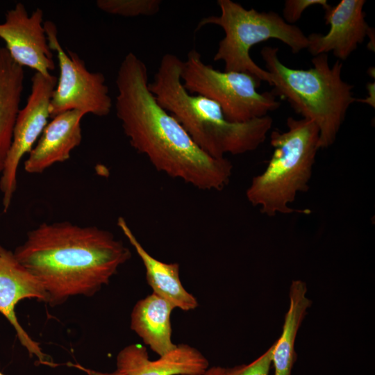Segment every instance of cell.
I'll return each mask as SVG.
<instances>
[{
	"mask_svg": "<svg viewBox=\"0 0 375 375\" xmlns=\"http://www.w3.org/2000/svg\"><path fill=\"white\" fill-rule=\"evenodd\" d=\"M85 115L82 111L70 110L53 117L28 153L24 162L25 171L40 174L56 163L69 160L71 152L81 143V121Z\"/></svg>",
	"mask_w": 375,
	"mask_h": 375,
	"instance_id": "obj_14",
	"label": "cell"
},
{
	"mask_svg": "<svg viewBox=\"0 0 375 375\" xmlns=\"http://www.w3.org/2000/svg\"><path fill=\"white\" fill-rule=\"evenodd\" d=\"M58 78L36 72L31 93L16 119L12 144L0 178L3 211L8 210L17 188V172L22 157L28 153L48 124L49 105Z\"/></svg>",
	"mask_w": 375,
	"mask_h": 375,
	"instance_id": "obj_9",
	"label": "cell"
},
{
	"mask_svg": "<svg viewBox=\"0 0 375 375\" xmlns=\"http://www.w3.org/2000/svg\"><path fill=\"white\" fill-rule=\"evenodd\" d=\"M13 253L42 285L51 306L74 296H93L131 257L110 231L67 221L42 223Z\"/></svg>",
	"mask_w": 375,
	"mask_h": 375,
	"instance_id": "obj_2",
	"label": "cell"
},
{
	"mask_svg": "<svg viewBox=\"0 0 375 375\" xmlns=\"http://www.w3.org/2000/svg\"><path fill=\"white\" fill-rule=\"evenodd\" d=\"M149 83L145 63L134 53H127L117 72L115 109L131 147L172 178L203 190L224 189L232 175V163L203 151L158 104Z\"/></svg>",
	"mask_w": 375,
	"mask_h": 375,
	"instance_id": "obj_1",
	"label": "cell"
},
{
	"mask_svg": "<svg viewBox=\"0 0 375 375\" xmlns=\"http://www.w3.org/2000/svg\"><path fill=\"white\" fill-rule=\"evenodd\" d=\"M117 370L122 375H195L209 367L208 360L197 349L179 344L157 360H150L145 347L131 344L117 354Z\"/></svg>",
	"mask_w": 375,
	"mask_h": 375,
	"instance_id": "obj_13",
	"label": "cell"
},
{
	"mask_svg": "<svg viewBox=\"0 0 375 375\" xmlns=\"http://www.w3.org/2000/svg\"><path fill=\"white\" fill-rule=\"evenodd\" d=\"M306 283L301 280L292 282L289 290L290 305L285 315L283 331L273 344L272 364L274 375H292L296 361L295 340L311 301L306 297Z\"/></svg>",
	"mask_w": 375,
	"mask_h": 375,
	"instance_id": "obj_18",
	"label": "cell"
},
{
	"mask_svg": "<svg viewBox=\"0 0 375 375\" xmlns=\"http://www.w3.org/2000/svg\"><path fill=\"white\" fill-rule=\"evenodd\" d=\"M160 0H97L101 10L115 15L133 17L151 16L159 12Z\"/></svg>",
	"mask_w": 375,
	"mask_h": 375,
	"instance_id": "obj_19",
	"label": "cell"
},
{
	"mask_svg": "<svg viewBox=\"0 0 375 375\" xmlns=\"http://www.w3.org/2000/svg\"><path fill=\"white\" fill-rule=\"evenodd\" d=\"M175 308L152 292L135 304L131 315V328L160 356L176 344L172 340L171 314Z\"/></svg>",
	"mask_w": 375,
	"mask_h": 375,
	"instance_id": "obj_16",
	"label": "cell"
},
{
	"mask_svg": "<svg viewBox=\"0 0 375 375\" xmlns=\"http://www.w3.org/2000/svg\"><path fill=\"white\" fill-rule=\"evenodd\" d=\"M117 226L140 258L146 270L147 283L153 292L183 311L197 308L199 303L196 297L185 290L181 281L179 265L162 262L149 254L122 217L117 219Z\"/></svg>",
	"mask_w": 375,
	"mask_h": 375,
	"instance_id": "obj_15",
	"label": "cell"
},
{
	"mask_svg": "<svg viewBox=\"0 0 375 375\" xmlns=\"http://www.w3.org/2000/svg\"><path fill=\"white\" fill-rule=\"evenodd\" d=\"M183 62L175 54L165 53L148 88L194 142L215 158H225L226 153H245L261 145L272 128V118L266 115L245 122L227 120L217 102L185 89L181 78Z\"/></svg>",
	"mask_w": 375,
	"mask_h": 375,
	"instance_id": "obj_3",
	"label": "cell"
},
{
	"mask_svg": "<svg viewBox=\"0 0 375 375\" xmlns=\"http://www.w3.org/2000/svg\"><path fill=\"white\" fill-rule=\"evenodd\" d=\"M26 298L47 301V293L40 283L19 262L13 252L2 248L0 253V312L13 326L18 340L31 357H36L40 364L56 365L18 322L15 306Z\"/></svg>",
	"mask_w": 375,
	"mask_h": 375,
	"instance_id": "obj_11",
	"label": "cell"
},
{
	"mask_svg": "<svg viewBox=\"0 0 375 375\" xmlns=\"http://www.w3.org/2000/svg\"><path fill=\"white\" fill-rule=\"evenodd\" d=\"M43 17L42 9L38 8L29 15L25 6L17 3L7 11L5 22L0 24V38L18 65L49 76L56 67L42 23Z\"/></svg>",
	"mask_w": 375,
	"mask_h": 375,
	"instance_id": "obj_10",
	"label": "cell"
},
{
	"mask_svg": "<svg viewBox=\"0 0 375 375\" xmlns=\"http://www.w3.org/2000/svg\"><path fill=\"white\" fill-rule=\"evenodd\" d=\"M195 375H226V368L220 366L209 367L203 373Z\"/></svg>",
	"mask_w": 375,
	"mask_h": 375,
	"instance_id": "obj_23",
	"label": "cell"
},
{
	"mask_svg": "<svg viewBox=\"0 0 375 375\" xmlns=\"http://www.w3.org/2000/svg\"><path fill=\"white\" fill-rule=\"evenodd\" d=\"M278 48L265 46L260 55L271 76L272 92L289 102L302 118L313 122L319 131V148L326 149L335 141L347 110L357 99L353 85L342 78V63L332 66L326 53L315 56L312 67L293 69L283 64Z\"/></svg>",
	"mask_w": 375,
	"mask_h": 375,
	"instance_id": "obj_4",
	"label": "cell"
},
{
	"mask_svg": "<svg viewBox=\"0 0 375 375\" xmlns=\"http://www.w3.org/2000/svg\"><path fill=\"white\" fill-rule=\"evenodd\" d=\"M286 125L284 132L272 131V156L265 170L252 178L246 190L249 202L269 217L310 212L290 205L299 193L309 189L319 149V131L313 122L304 118L289 117Z\"/></svg>",
	"mask_w": 375,
	"mask_h": 375,
	"instance_id": "obj_5",
	"label": "cell"
},
{
	"mask_svg": "<svg viewBox=\"0 0 375 375\" xmlns=\"http://www.w3.org/2000/svg\"><path fill=\"white\" fill-rule=\"evenodd\" d=\"M365 0H342L325 10L330 28L326 34L307 36V49L313 56L332 52L338 60H345L362 44L371 27L365 20Z\"/></svg>",
	"mask_w": 375,
	"mask_h": 375,
	"instance_id": "obj_12",
	"label": "cell"
},
{
	"mask_svg": "<svg viewBox=\"0 0 375 375\" xmlns=\"http://www.w3.org/2000/svg\"><path fill=\"white\" fill-rule=\"evenodd\" d=\"M24 72L0 47V174H1L12 144L13 131L19 111Z\"/></svg>",
	"mask_w": 375,
	"mask_h": 375,
	"instance_id": "obj_17",
	"label": "cell"
},
{
	"mask_svg": "<svg viewBox=\"0 0 375 375\" xmlns=\"http://www.w3.org/2000/svg\"><path fill=\"white\" fill-rule=\"evenodd\" d=\"M319 5L326 10L331 6L326 0H286L283 9V18L290 24L299 21L304 10L312 6Z\"/></svg>",
	"mask_w": 375,
	"mask_h": 375,
	"instance_id": "obj_21",
	"label": "cell"
},
{
	"mask_svg": "<svg viewBox=\"0 0 375 375\" xmlns=\"http://www.w3.org/2000/svg\"><path fill=\"white\" fill-rule=\"evenodd\" d=\"M181 78L190 94L217 102L226 119L232 122L265 117L281 106L272 91H258L261 81L255 76L244 72L217 70L204 63L194 49L183 60Z\"/></svg>",
	"mask_w": 375,
	"mask_h": 375,
	"instance_id": "obj_7",
	"label": "cell"
},
{
	"mask_svg": "<svg viewBox=\"0 0 375 375\" xmlns=\"http://www.w3.org/2000/svg\"><path fill=\"white\" fill-rule=\"evenodd\" d=\"M3 247H0V253L1 251V249H2Z\"/></svg>",
	"mask_w": 375,
	"mask_h": 375,
	"instance_id": "obj_24",
	"label": "cell"
},
{
	"mask_svg": "<svg viewBox=\"0 0 375 375\" xmlns=\"http://www.w3.org/2000/svg\"><path fill=\"white\" fill-rule=\"evenodd\" d=\"M0 375H5V374H2V373L0 372Z\"/></svg>",
	"mask_w": 375,
	"mask_h": 375,
	"instance_id": "obj_25",
	"label": "cell"
},
{
	"mask_svg": "<svg viewBox=\"0 0 375 375\" xmlns=\"http://www.w3.org/2000/svg\"><path fill=\"white\" fill-rule=\"evenodd\" d=\"M44 27L49 46L56 52L60 67V76L49 105L50 117L70 110L99 117L109 115L112 102L104 75L90 72L76 52L63 49L53 22H44Z\"/></svg>",
	"mask_w": 375,
	"mask_h": 375,
	"instance_id": "obj_8",
	"label": "cell"
},
{
	"mask_svg": "<svg viewBox=\"0 0 375 375\" xmlns=\"http://www.w3.org/2000/svg\"><path fill=\"white\" fill-rule=\"evenodd\" d=\"M217 5L220 15L202 19L196 31L208 24L219 26L224 30V37L219 42L213 60L223 61L224 71L247 73L272 85L269 73L251 59V47L269 39H276L288 46L292 53L308 48V38L303 31L287 23L275 12L247 10L231 0H218Z\"/></svg>",
	"mask_w": 375,
	"mask_h": 375,
	"instance_id": "obj_6",
	"label": "cell"
},
{
	"mask_svg": "<svg viewBox=\"0 0 375 375\" xmlns=\"http://www.w3.org/2000/svg\"><path fill=\"white\" fill-rule=\"evenodd\" d=\"M273 344L249 364L226 368V375H269L272 364Z\"/></svg>",
	"mask_w": 375,
	"mask_h": 375,
	"instance_id": "obj_20",
	"label": "cell"
},
{
	"mask_svg": "<svg viewBox=\"0 0 375 375\" xmlns=\"http://www.w3.org/2000/svg\"><path fill=\"white\" fill-rule=\"evenodd\" d=\"M68 366L74 367L75 368H77L83 372H84L88 375H122L119 372H118L117 369L112 372H101L95 371L93 369H90L88 368H86L79 364H74L72 362L67 363Z\"/></svg>",
	"mask_w": 375,
	"mask_h": 375,
	"instance_id": "obj_22",
	"label": "cell"
}]
</instances>
